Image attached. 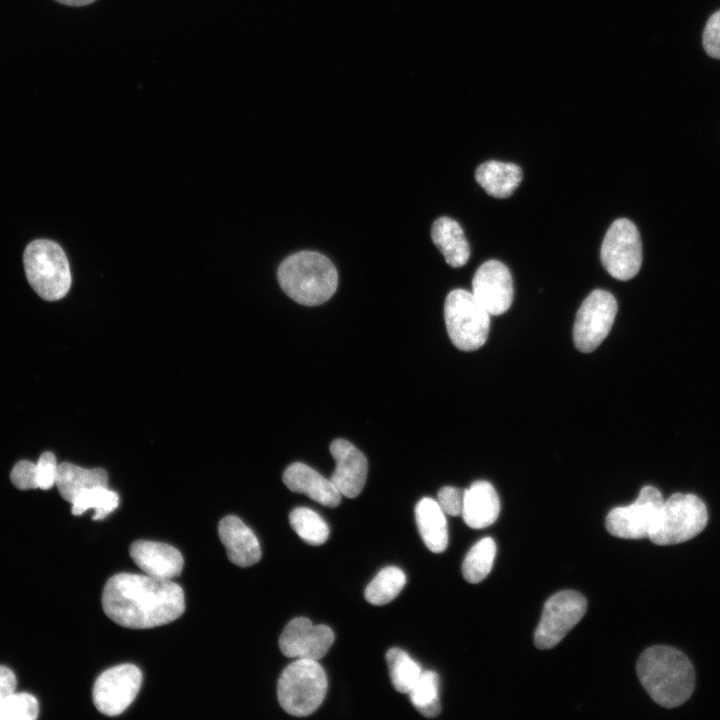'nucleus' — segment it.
I'll return each mask as SVG.
<instances>
[{"instance_id":"29","label":"nucleus","mask_w":720,"mask_h":720,"mask_svg":"<svg viewBox=\"0 0 720 720\" xmlns=\"http://www.w3.org/2000/svg\"><path fill=\"white\" fill-rule=\"evenodd\" d=\"M289 522L298 536L310 545H321L329 537V527L323 518L306 507H297L289 514Z\"/></svg>"},{"instance_id":"34","label":"nucleus","mask_w":720,"mask_h":720,"mask_svg":"<svg viewBox=\"0 0 720 720\" xmlns=\"http://www.w3.org/2000/svg\"><path fill=\"white\" fill-rule=\"evenodd\" d=\"M703 46L708 55L720 59V10L715 12L706 23Z\"/></svg>"},{"instance_id":"14","label":"nucleus","mask_w":720,"mask_h":720,"mask_svg":"<svg viewBox=\"0 0 720 720\" xmlns=\"http://www.w3.org/2000/svg\"><path fill=\"white\" fill-rule=\"evenodd\" d=\"M472 294L490 315H501L513 301V280L508 267L498 260L481 264L472 279Z\"/></svg>"},{"instance_id":"23","label":"nucleus","mask_w":720,"mask_h":720,"mask_svg":"<svg viewBox=\"0 0 720 720\" xmlns=\"http://www.w3.org/2000/svg\"><path fill=\"white\" fill-rule=\"evenodd\" d=\"M55 485L61 497L71 504L81 493L98 486H107L108 475L102 468L87 469L63 462L58 466Z\"/></svg>"},{"instance_id":"26","label":"nucleus","mask_w":720,"mask_h":720,"mask_svg":"<svg viewBox=\"0 0 720 720\" xmlns=\"http://www.w3.org/2000/svg\"><path fill=\"white\" fill-rule=\"evenodd\" d=\"M386 661L394 688L408 694L422 673L420 665L400 648H390Z\"/></svg>"},{"instance_id":"20","label":"nucleus","mask_w":720,"mask_h":720,"mask_svg":"<svg viewBox=\"0 0 720 720\" xmlns=\"http://www.w3.org/2000/svg\"><path fill=\"white\" fill-rule=\"evenodd\" d=\"M415 519L419 534L434 553L443 552L448 546V528L445 513L432 498H422L415 507Z\"/></svg>"},{"instance_id":"12","label":"nucleus","mask_w":720,"mask_h":720,"mask_svg":"<svg viewBox=\"0 0 720 720\" xmlns=\"http://www.w3.org/2000/svg\"><path fill=\"white\" fill-rule=\"evenodd\" d=\"M142 684L141 670L133 664H122L104 671L93 686V703L110 717L123 713L135 700Z\"/></svg>"},{"instance_id":"25","label":"nucleus","mask_w":720,"mask_h":720,"mask_svg":"<svg viewBox=\"0 0 720 720\" xmlns=\"http://www.w3.org/2000/svg\"><path fill=\"white\" fill-rule=\"evenodd\" d=\"M496 556V544L491 537L476 542L467 552L462 574L469 583H479L490 573Z\"/></svg>"},{"instance_id":"24","label":"nucleus","mask_w":720,"mask_h":720,"mask_svg":"<svg viewBox=\"0 0 720 720\" xmlns=\"http://www.w3.org/2000/svg\"><path fill=\"white\" fill-rule=\"evenodd\" d=\"M406 584V575L398 567L383 568L367 585L364 596L373 605H385L394 600Z\"/></svg>"},{"instance_id":"4","label":"nucleus","mask_w":720,"mask_h":720,"mask_svg":"<svg viewBox=\"0 0 720 720\" xmlns=\"http://www.w3.org/2000/svg\"><path fill=\"white\" fill-rule=\"evenodd\" d=\"M327 687L326 673L318 661L297 659L283 670L278 680L277 697L285 712L304 717L318 709Z\"/></svg>"},{"instance_id":"6","label":"nucleus","mask_w":720,"mask_h":720,"mask_svg":"<svg viewBox=\"0 0 720 720\" xmlns=\"http://www.w3.org/2000/svg\"><path fill=\"white\" fill-rule=\"evenodd\" d=\"M707 521L706 505L698 496L674 493L664 500L648 538L657 545L682 543L702 532Z\"/></svg>"},{"instance_id":"19","label":"nucleus","mask_w":720,"mask_h":720,"mask_svg":"<svg viewBox=\"0 0 720 720\" xmlns=\"http://www.w3.org/2000/svg\"><path fill=\"white\" fill-rule=\"evenodd\" d=\"M500 511V501L491 483L476 481L464 490L462 517L471 528L482 529L493 524Z\"/></svg>"},{"instance_id":"31","label":"nucleus","mask_w":720,"mask_h":720,"mask_svg":"<svg viewBox=\"0 0 720 720\" xmlns=\"http://www.w3.org/2000/svg\"><path fill=\"white\" fill-rule=\"evenodd\" d=\"M58 466L56 456L52 452L46 451L40 455L36 462L39 489L48 490L56 484Z\"/></svg>"},{"instance_id":"13","label":"nucleus","mask_w":720,"mask_h":720,"mask_svg":"<svg viewBox=\"0 0 720 720\" xmlns=\"http://www.w3.org/2000/svg\"><path fill=\"white\" fill-rule=\"evenodd\" d=\"M334 633L326 625H314L308 618L292 619L279 638L281 652L290 658L318 661L329 651Z\"/></svg>"},{"instance_id":"1","label":"nucleus","mask_w":720,"mask_h":720,"mask_svg":"<svg viewBox=\"0 0 720 720\" xmlns=\"http://www.w3.org/2000/svg\"><path fill=\"white\" fill-rule=\"evenodd\" d=\"M102 606L116 624L148 629L178 619L185 611L183 589L168 579L119 573L104 586Z\"/></svg>"},{"instance_id":"33","label":"nucleus","mask_w":720,"mask_h":720,"mask_svg":"<svg viewBox=\"0 0 720 720\" xmlns=\"http://www.w3.org/2000/svg\"><path fill=\"white\" fill-rule=\"evenodd\" d=\"M464 490L452 486L442 487L437 494V502L443 512L450 516L462 513Z\"/></svg>"},{"instance_id":"11","label":"nucleus","mask_w":720,"mask_h":720,"mask_svg":"<svg viewBox=\"0 0 720 720\" xmlns=\"http://www.w3.org/2000/svg\"><path fill=\"white\" fill-rule=\"evenodd\" d=\"M664 499L653 486H644L628 506L612 509L606 517L607 531L618 538H647L658 517Z\"/></svg>"},{"instance_id":"15","label":"nucleus","mask_w":720,"mask_h":720,"mask_svg":"<svg viewBox=\"0 0 720 720\" xmlns=\"http://www.w3.org/2000/svg\"><path fill=\"white\" fill-rule=\"evenodd\" d=\"M330 453L336 463L330 480L341 496L357 497L367 479L368 463L365 455L345 439L333 440Z\"/></svg>"},{"instance_id":"22","label":"nucleus","mask_w":720,"mask_h":720,"mask_svg":"<svg viewBox=\"0 0 720 720\" xmlns=\"http://www.w3.org/2000/svg\"><path fill=\"white\" fill-rule=\"evenodd\" d=\"M431 238L450 266L457 268L467 263L470 246L458 222L449 217L436 219L432 225Z\"/></svg>"},{"instance_id":"35","label":"nucleus","mask_w":720,"mask_h":720,"mask_svg":"<svg viewBox=\"0 0 720 720\" xmlns=\"http://www.w3.org/2000/svg\"><path fill=\"white\" fill-rule=\"evenodd\" d=\"M61 4L68 6H85L93 3L96 0H55Z\"/></svg>"},{"instance_id":"7","label":"nucleus","mask_w":720,"mask_h":720,"mask_svg":"<svg viewBox=\"0 0 720 720\" xmlns=\"http://www.w3.org/2000/svg\"><path fill=\"white\" fill-rule=\"evenodd\" d=\"M444 319L450 340L460 350H477L488 338L490 314L472 292L452 290L445 300Z\"/></svg>"},{"instance_id":"17","label":"nucleus","mask_w":720,"mask_h":720,"mask_svg":"<svg viewBox=\"0 0 720 720\" xmlns=\"http://www.w3.org/2000/svg\"><path fill=\"white\" fill-rule=\"evenodd\" d=\"M218 534L233 564L248 567L260 560L261 547L256 535L237 516L224 517L219 523Z\"/></svg>"},{"instance_id":"3","label":"nucleus","mask_w":720,"mask_h":720,"mask_svg":"<svg viewBox=\"0 0 720 720\" xmlns=\"http://www.w3.org/2000/svg\"><path fill=\"white\" fill-rule=\"evenodd\" d=\"M278 281L294 301L306 306L329 300L338 285L334 264L314 251H300L288 256L278 268Z\"/></svg>"},{"instance_id":"21","label":"nucleus","mask_w":720,"mask_h":720,"mask_svg":"<svg viewBox=\"0 0 720 720\" xmlns=\"http://www.w3.org/2000/svg\"><path fill=\"white\" fill-rule=\"evenodd\" d=\"M521 168L514 163L490 160L480 164L475 171L478 184L490 196L507 198L522 181Z\"/></svg>"},{"instance_id":"27","label":"nucleus","mask_w":720,"mask_h":720,"mask_svg":"<svg viewBox=\"0 0 720 720\" xmlns=\"http://www.w3.org/2000/svg\"><path fill=\"white\" fill-rule=\"evenodd\" d=\"M408 694L411 703L421 715L427 718L439 715V677L434 671H422Z\"/></svg>"},{"instance_id":"16","label":"nucleus","mask_w":720,"mask_h":720,"mask_svg":"<svg viewBox=\"0 0 720 720\" xmlns=\"http://www.w3.org/2000/svg\"><path fill=\"white\" fill-rule=\"evenodd\" d=\"M129 551L134 563L146 575L171 580L183 569L181 553L169 544L137 540L131 544Z\"/></svg>"},{"instance_id":"9","label":"nucleus","mask_w":720,"mask_h":720,"mask_svg":"<svg viewBox=\"0 0 720 720\" xmlns=\"http://www.w3.org/2000/svg\"><path fill=\"white\" fill-rule=\"evenodd\" d=\"M614 296L603 289L592 291L582 302L573 326L575 347L584 353L594 351L610 332L617 314Z\"/></svg>"},{"instance_id":"32","label":"nucleus","mask_w":720,"mask_h":720,"mask_svg":"<svg viewBox=\"0 0 720 720\" xmlns=\"http://www.w3.org/2000/svg\"><path fill=\"white\" fill-rule=\"evenodd\" d=\"M10 480L20 490L37 489V467L36 463L21 460L11 470Z\"/></svg>"},{"instance_id":"5","label":"nucleus","mask_w":720,"mask_h":720,"mask_svg":"<svg viewBox=\"0 0 720 720\" xmlns=\"http://www.w3.org/2000/svg\"><path fill=\"white\" fill-rule=\"evenodd\" d=\"M27 280L44 300L63 298L71 286V272L63 249L54 241L30 242L23 256Z\"/></svg>"},{"instance_id":"10","label":"nucleus","mask_w":720,"mask_h":720,"mask_svg":"<svg viewBox=\"0 0 720 720\" xmlns=\"http://www.w3.org/2000/svg\"><path fill=\"white\" fill-rule=\"evenodd\" d=\"M587 601L573 590L552 595L545 603L541 619L534 633V644L539 649L556 646L583 618Z\"/></svg>"},{"instance_id":"18","label":"nucleus","mask_w":720,"mask_h":720,"mask_svg":"<svg viewBox=\"0 0 720 720\" xmlns=\"http://www.w3.org/2000/svg\"><path fill=\"white\" fill-rule=\"evenodd\" d=\"M283 482L289 490L306 494L327 507H336L341 501V494L332 481L302 462L292 463L285 469Z\"/></svg>"},{"instance_id":"30","label":"nucleus","mask_w":720,"mask_h":720,"mask_svg":"<svg viewBox=\"0 0 720 720\" xmlns=\"http://www.w3.org/2000/svg\"><path fill=\"white\" fill-rule=\"evenodd\" d=\"M38 713L37 699L25 692H14L0 704V720H34Z\"/></svg>"},{"instance_id":"28","label":"nucleus","mask_w":720,"mask_h":720,"mask_svg":"<svg viewBox=\"0 0 720 720\" xmlns=\"http://www.w3.org/2000/svg\"><path fill=\"white\" fill-rule=\"evenodd\" d=\"M71 505L73 515H82L87 510L93 509V520H101L118 507L119 496L107 486H98L81 493Z\"/></svg>"},{"instance_id":"8","label":"nucleus","mask_w":720,"mask_h":720,"mask_svg":"<svg viewBox=\"0 0 720 720\" xmlns=\"http://www.w3.org/2000/svg\"><path fill=\"white\" fill-rule=\"evenodd\" d=\"M600 258L612 277L626 281L636 276L642 263V244L632 221L619 218L610 225L603 238Z\"/></svg>"},{"instance_id":"2","label":"nucleus","mask_w":720,"mask_h":720,"mask_svg":"<svg viewBox=\"0 0 720 720\" xmlns=\"http://www.w3.org/2000/svg\"><path fill=\"white\" fill-rule=\"evenodd\" d=\"M637 675L650 697L660 706L674 708L693 693L695 672L690 660L669 646H652L637 661Z\"/></svg>"}]
</instances>
